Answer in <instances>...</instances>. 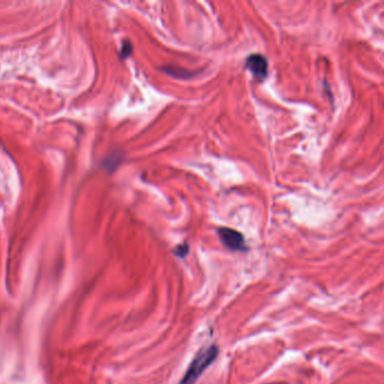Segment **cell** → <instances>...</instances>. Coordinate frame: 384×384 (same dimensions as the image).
I'll return each instance as SVG.
<instances>
[{
    "mask_svg": "<svg viewBox=\"0 0 384 384\" xmlns=\"http://www.w3.org/2000/svg\"><path fill=\"white\" fill-rule=\"evenodd\" d=\"M219 355V348L215 345H212L202 351L194 357L193 361L189 364L188 368L185 372L184 377L181 378L179 384H194L199 380V377L203 374V372L212 364L215 358Z\"/></svg>",
    "mask_w": 384,
    "mask_h": 384,
    "instance_id": "obj_1",
    "label": "cell"
},
{
    "mask_svg": "<svg viewBox=\"0 0 384 384\" xmlns=\"http://www.w3.org/2000/svg\"><path fill=\"white\" fill-rule=\"evenodd\" d=\"M219 238L221 243L232 252H245L247 250L244 235L239 231L230 228H220L218 230Z\"/></svg>",
    "mask_w": 384,
    "mask_h": 384,
    "instance_id": "obj_2",
    "label": "cell"
},
{
    "mask_svg": "<svg viewBox=\"0 0 384 384\" xmlns=\"http://www.w3.org/2000/svg\"><path fill=\"white\" fill-rule=\"evenodd\" d=\"M246 67L258 81H263L267 77L268 63L262 54L254 53L249 56L246 60Z\"/></svg>",
    "mask_w": 384,
    "mask_h": 384,
    "instance_id": "obj_3",
    "label": "cell"
},
{
    "mask_svg": "<svg viewBox=\"0 0 384 384\" xmlns=\"http://www.w3.org/2000/svg\"><path fill=\"white\" fill-rule=\"evenodd\" d=\"M164 70L169 73V75H171L172 77L175 78H179V79H187V78H190L194 76V72L193 71H187L185 70V69H179V68H171V67H167V68H164Z\"/></svg>",
    "mask_w": 384,
    "mask_h": 384,
    "instance_id": "obj_4",
    "label": "cell"
},
{
    "mask_svg": "<svg viewBox=\"0 0 384 384\" xmlns=\"http://www.w3.org/2000/svg\"><path fill=\"white\" fill-rule=\"evenodd\" d=\"M188 250H189L188 245H187V244L185 243V244H183V245L177 246L176 249L174 250V253H175V255L178 256V257L184 258L185 256H186L187 254H188Z\"/></svg>",
    "mask_w": 384,
    "mask_h": 384,
    "instance_id": "obj_5",
    "label": "cell"
},
{
    "mask_svg": "<svg viewBox=\"0 0 384 384\" xmlns=\"http://www.w3.org/2000/svg\"><path fill=\"white\" fill-rule=\"evenodd\" d=\"M133 51V47H132V44L129 42V41H125L124 45L122 46V50H121V53H120V57L122 59H125L130 56V54L132 53Z\"/></svg>",
    "mask_w": 384,
    "mask_h": 384,
    "instance_id": "obj_6",
    "label": "cell"
},
{
    "mask_svg": "<svg viewBox=\"0 0 384 384\" xmlns=\"http://www.w3.org/2000/svg\"><path fill=\"white\" fill-rule=\"evenodd\" d=\"M107 161H112V162H110V164H104V165L106 166V168H107L108 170H110L111 165H114V168H115V167H116L117 165H119V164H120V161H121L120 155H119V156H111V157H108Z\"/></svg>",
    "mask_w": 384,
    "mask_h": 384,
    "instance_id": "obj_7",
    "label": "cell"
}]
</instances>
